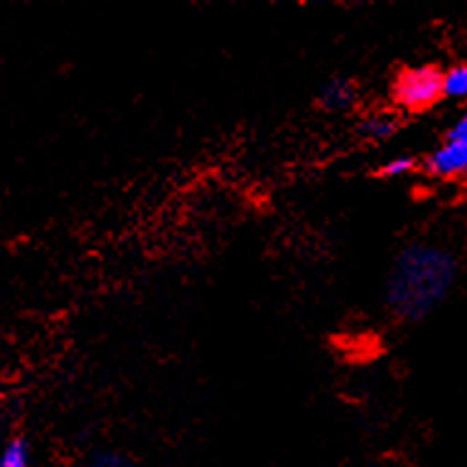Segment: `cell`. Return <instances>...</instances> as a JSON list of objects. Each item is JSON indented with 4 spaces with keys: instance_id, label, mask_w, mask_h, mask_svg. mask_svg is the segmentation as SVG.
<instances>
[{
    "instance_id": "cell-1",
    "label": "cell",
    "mask_w": 467,
    "mask_h": 467,
    "mask_svg": "<svg viewBox=\"0 0 467 467\" xmlns=\"http://www.w3.org/2000/svg\"><path fill=\"white\" fill-rule=\"evenodd\" d=\"M458 281L452 251L416 242L396 256L387 281V307L403 323H420L451 296Z\"/></svg>"
},
{
    "instance_id": "cell-2",
    "label": "cell",
    "mask_w": 467,
    "mask_h": 467,
    "mask_svg": "<svg viewBox=\"0 0 467 467\" xmlns=\"http://www.w3.org/2000/svg\"><path fill=\"white\" fill-rule=\"evenodd\" d=\"M441 81H443V69L438 65L406 67L396 74L391 87L394 106L406 113L431 111L443 99Z\"/></svg>"
},
{
    "instance_id": "cell-3",
    "label": "cell",
    "mask_w": 467,
    "mask_h": 467,
    "mask_svg": "<svg viewBox=\"0 0 467 467\" xmlns=\"http://www.w3.org/2000/svg\"><path fill=\"white\" fill-rule=\"evenodd\" d=\"M423 170L435 180H458L467 172V143L445 140L423 161Z\"/></svg>"
},
{
    "instance_id": "cell-4",
    "label": "cell",
    "mask_w": 467,
    "mask_h": 467,
    "mask_svg": "<svg viewBox=\"0 0 467 467\" xmlns=\"http://www.w3.org/2000/svg\"><path fill=\"white\" fill-rule=\"evenodd\" d=\"M357 99H359V89H357L355 81L347 79V77H332L317 91V104L330 113L352 109L357 104Z\"/></svg>"
},
{
    "instance_id": "cell-5",
    "label": "cell",
    "mask_w": 467,
    "mask_h": 467,
    "mask_svg": "<svg viewBox=\"0 0 467 467\" xmlns=\"http://www.w3.org/2000/svg\"><path fill=\"white\" fill-rule=\"evenodd\" d=\"M401 129V121H399V116L391 111H371L364 116L357 130L362 133L367 140L371 143H384L389 138H394Z\"/></svg>"
},
{
    "instance_id": "cell-6",
    "label": "cell",
    "mask_w": 467,
    "mask_h": 467,
    "mask_svg": "<svg viewBox=\"0 0 467 467\" xmlns=\"http://www.w3.org/2000/svg\"><path fill=\"white\" fill-rule=\"evenodd\" d=\"M441 91H443V99H465L467 97V67L455 65L451 67L448 72H443Z\"/></svg>"
},
{
    "instance_id": "cell-7",
    "label": "cell",
    "mask_w": 467,
    "mask_h": 467,
    "mask_svg": "<svg viewBox=\"0 0 467 467\" xmlns=\"http://www.w3.org/2000/svg\"><path fill=\"white\" fill-rule=\"evenodd\" d=\"M0 467H30V448L23 438H13L0 452Z\"/></svg>"
},
{
    "instance_id": "cell-8",
    "label": "cell",
    "mask_w": 467,
    "mask_h": 467,
    "mask_svg": "<svg viewBox=\"0 0 467 467\" xmlns=\"http://www.w3.org/2000/svg\"><path fill=\"white\" fill-rule=\"evenodd\" d=\"M416 168H419V161H416L413 155H396V158H391V161H387L379 168V178H403V175H409V172H413Z\"/></svg>"
},
{
    "instance_id": "cell-9",
    "label": "cell",
    "mask_w": 467,
    "mask_h": 467,
    "mask_svg": "<svg viewBox=\"0 0 467 467\" xmlns=\"http://www.w3.org/2000/svg\"><path fill=\"white\" fill-rule=\"evenodd\" d=\"M87 467H133L129 458H123L119 452H101V455H94L91 462Z\"/></svg>"
},
{
    "instance_id": "cell-10",
    "label": "cell",
    "mask_w": 467,
    "mask_h": 467,
    "mask_svg": "<svg viewBox=\"0 0 467 467\" xmlns=\"http://www.w3.org/2000/svg\"><path fill=\"white\" fill-rule=\"evenodd\" d=\"M445 140H451V143H467V119L465 116H460L458 121L452 123L448 133H445Z\"/></svg>"
}]
</instances>
